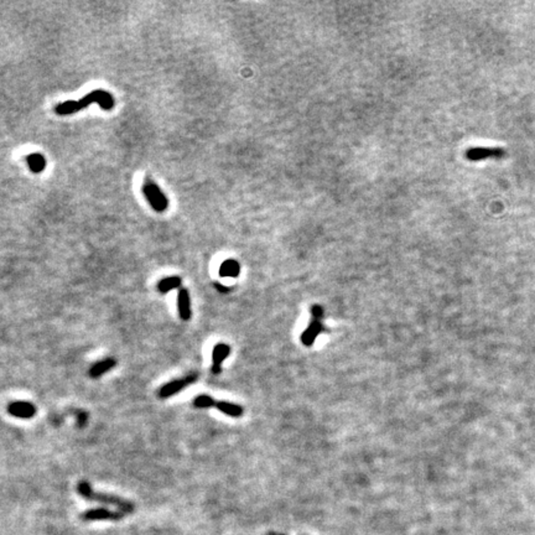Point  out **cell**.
<instances>
[{"mask_svg": "<svg viewBox=\"0 0 535 535\" xmlns=\"http://www.w3.org/2000/svg\"><path fill=\"white\" fill-rule=\"evenodd\" d=\"M181 280L180 276H167V278L161 279L157 283V291L160 294H167L169 291L175 290V289H181Z\"/></svg>", "mask_w": 535, "mask_h": 535, "instance_id": "15", "label": "cell"}, {"mask_svg": "<svg viewBox=\"0 0 535 535\" xmlns=\"http://www.w3.org/2000/svg\"><path fill=\"white\" fill-rule=\"evenodd\" d=\"M115 366H117V361H115L114 358H112V357H108V358H104L102 359V361L93 364L89 368L88 374L92 378H99V377H102L103 374H105L107 372L112 371Z\"/></svg>", "mask_w": 535, "mask_h": 535, "instance_id": "11", "label": "cell"}, {"mask_svg": "<svg viewBox=\"0 0 535 535\" xmlns=\"http://www.w3.org/2000/svg\"><path fill=\"white\" fill-rule=\"evenodd\" d=\"M466 157L469 161H481V160L488 159V157H496V159H501L506 155V152L501 148H483V147H477V148H469L466 152Z\"/></svg>", "mask_w": 535, "mask_h": 535, "instance_id": "6", "label": "cell"}, {"mask_svg": "<svg viewBox=\"0 0 535 535\" xmlns=\"http://www.w3.org/2000/svg\"><path fill=\"white\" fill-rule=\"evenodd\" d=\"M323 316V310L321 308V306H313L312 307V320H311L308 327L304 331L303 336H301V341L305 346H311L315 342L316 337L320 335L322 331H325L322 322H321V318Z\"/></svg>", "mask_w": 535, "mask_h": 535, "instance_id": "4", "label": "cell"}, {"mask_svg": "<svg viewBox=\"0 0 535 535\" xmlns=\"http://www.w3.org/2000/svg\"><path fill=\"white\" fill-rule=\"evenodd\" d=\"M240 274V264L234 259H228L221 264L220 275L222 278H237Z\"/></svg>", "mask_w": 535, "mask_h": 535, "instance_id": "13", "label": "cell"}, {"mask_svg": "<svg viewBox=\"0 0 535 535\" xmlns=\"http://www.w3.org/2000/svg\"><path fill=\"white\" fill-rule=\"evenodd\" d=\"M26 162L29 169L31 170L34 174H40V172L44 171L45 167H46V159H45L44 155L39 154V153L27 155Z\"/></svg>", "mask_w": 535, "mask_h": 535, "instance_id": "14", "label": "cell"}, {"mask_svg": "<svg viewBox=\"0 0 535 535\" xmlns=\"http://www.w3.org/2000/svg\"><path fill=\"white\" fill-rule=\"evenodd\" d=\"M230 347L226 343H217L212 351V371L213 374H220L222 372V363L229 356Z\"/></svg>", "mask_w": 535, "mask_h": 535, "instance_id": "9", "label": "cell"}, {"mask_svg": "<svg viewBox=\"0 0 535 535\" xmlns=\"http://www.w3.org/2000/svg\"><path fill=\"white\" fill-rule=\"evenodd\" d=\"M143 193H144L147 200L149 201L152 207L154 208L156 212H164L167 208V206H169V201H167L166 196L162 193V191L160 190L159 186H157L152 178L148 177L147 180H145L144 186H143Z\"/></svg>", "mask_w": 535, "mask_h": 535, "instance_id": "3", "label": "cell"}, {"mask_svg": "<svg viewBox=\"0 0 535 535\" xmlns=\"http://www.w3.org/2000/svg\"><path fill=\"white\" fill-rule=\"evenodd\" d=\"M123 512H113L105 508L89 509L81 516L83 521H119L123 518Z\"/></svg>", "mask_w": 535, "mask_h": 535, "instance_id": "8", "label": "cell"}, {"mask_svg": "<svg viewBox=\"0 0 535 535\" xmlns=\"http://www.w3.org/2000/svg\"><path fill=\"white\" fill-rule=\"evenodd\" d=\"M7 413L19 419H32L36 415L37 409L30 401H14L7 405Z\"/></svg>", "mask_w": 535, "mask_h": 535, "instance_id": "7", "label": "cell"}, {"mask_svg": "<svg viewBox=\"0 0 535 535\" xmlns=\"http://www.w3.org/2000/svg\"><path fill=\"white\" fill-rule=\"evenodd\" d=\"M77 492H78L83 498L88 499V501L99 502V503L118 507L123 513H133V512H134V504H133L132 502L127 501V499L122 498V497L119 496H114V494L98 493V492H94L88 482H79V483L77 484Z\"/></svg>", "mask_w": 535, "mask_h": 535, "instance_id": "2", "label": "cell"}, {"mask_svg": "<svg viewBox=\"0 0 535 535\" xmlns=\"http://www.w3.org/2000/svg\"><path fill=\"white\" fill-rule=\"evenodd\" d=\"M93 103H97L102 109L110 110L114 107V98L107 90L94 89L79 100H67V102L60 103L55 107V113L57 115H71L93 104Z\"/></svg>", "mask_w": 535, "mask_h": 535, "instance_id": "1", "label": "cell"}, {"mask_svg": "<svg viewBox=\"0 0 535 535\" xmlns=\"http://www.w3.org/2000/svg\"><path fill=\"white\" fill-rule=\"evenodd\" d=\"M213 408H216L217 410H220L221 413L226 414L228 416H232V418H240L244 413L243 408L238 404L230 403V401L226 400H216Z\"/></svg>", "mask_w": 535, "mask_h": 535, "instance_id": "12", "label": "cell"}, {"mask_svg": "<svg viewBox=\"0 0 535 535\" xmlns=\"http://www.w3.org/2000/svg\"><path fill=\"white\" fill-rule=\"evenodd\" d=\"M177 311L178 315H180L181 320L188 321L192 316V311H191V299H190V293H188L187 289L181 288L178 290L177 294Z\"/></svg>", "mask_w": 535, "mask_h": 535, "instance_id": "10", "label": "cell"}, {"mask_svg": "<svg viewBox=\"0 0 535 535\" xmlns=\"http://www.w3.org/2000/svg\"><path fill=\"white\" fill-rule=\"evenodd\" d=\"M197 379H198V374H196V373H191V374H188V376L183 377V378H180V379H175V381H171V382H169V383L164 384V385L159 389V391H157V395H159V398H161V399L170 398V396H172L174 394L183 390V389L187 388L188 385L195 383Z\"/></svg>", "mask_w": 535, "mask_h": 535, "instance_id": "5", "label": "cell"}, {"mask_svg": "<svg viewBox=\"0 0 535 535\" xmlns=\"http://www.w3.org/2000/svg\"><path fill=\"white\" fill-rule=\"evenodd\" d=\"M215 401L216 400L211 395H207V394H201V395H197L195 399H193V405H195L196 408H201V409L213 408Z\"/></svg>", "mask_w": 535, "mask_h": 535, "instance_id": "16", "label": "cell"}]
</instances>
